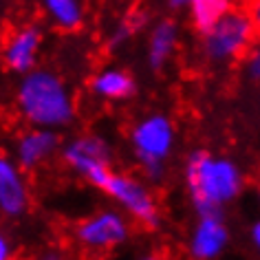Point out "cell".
<instances>
[{
    "label": "cell",
    "mask_w": 260,
    "mask_h": 260,
    "mask_svg": "<svg viewBox=\"0 0 260 260\" xmlns=\"http://www.w3.org/2000/svg\"><path fill=\"white\" fill-rule=\"evenodd\" d=\"M187 185L201 216H220V205L232 201L240 190V172L232 161L194 152L187 161Z\"/></svg>",
    "instance_id": "cell-1"
},
{
    "label": "cell",
    "mask_w": 260,
    "mask_h": 260,
    "mask_svg": "<svg viewBox=\"0 0 260 260\" xmlns=\"http://www.w3.org/2000/svg\"><path fill=\"white\" fill-rule=\"evenodd\" d=\"M20 110L38 126H64L73 119V102L62 80L49 71H31L20 86Z\"/></svg>",
    "instance_id": "cell-2"
},
{
    "label": "cell",
    "mask_w": 260,
    "mask_h": 260,
    "mask_svg": "<svg viewBox=\"0 0 260 260\" xmlns=\"http://www.w3.org/2000/svg\"><path fill=\"white\" fill-rule=\"evenodd\" d=\"M253 40V18L247 11H227L203 34V51L214 62H230L249 49Z\"/></svg>",
    "instance_id": "cell-3"
},
{
    "label": "cell",
    "mask_w": 260,
    "mask_h": 260,
    "mask_svg": "<svg viewBox=\"0 0 260 260\" xmlns=\"http://www.w3.org/2000/svg\"><path fill=\"white\" fill-rule=\"evenodd\" d=\"M172 126L166 117L154 115L148 117L135 128L133 133V144L137 150V157L148 172L150 179H159L164 174V159L168 157L172 148Z\"/></svg>",
    "instance_id": "cell-4"
},
{
    "label": "cell",
    "mask_w": 260,
    "mask_h": 260,
    "mask_svg": "<svg viewBox=\"0 0 260 260\" xmlns=\"http://www.w3.org/2000/svg\"><path fill=\"white\" fill-rule=\"evenodd\" d=\"M64 159H67L82 177H86L90 183L102 187V190H104V185L108 183L110 174H113L110 172V150H108V146L97 137H82V139L73 141V144L67 148V152H64Z\"/></svg>",
    "instance_id": "cell-5"
},
{
    "label": "cell",
    "mask_w": 260,
    "mask_h": 260,
    "mask_svg": "<svg viewBox=\"0 0 260 260\" xmlns=\"http://www.w3.org/2000/svg\"><path fill=\"white\" fill-rule=\"evenodd\" d=\"M104 190H106L113 199L119 201V203L144 225H148V227L159 225L157 205H154L152 197L148 194V190L139 183V181H135L130 177H121V174H110V179H108V183L104 185Z\"/></svg>",
    "instance_id": "cell-6"
},
{
    "label": "cell",
    "mask_w": 260,
    "mask_h": 260,
    "mask_svg": "<svg viewBox=\"0 0 260 260\" xmlns=\"http://www.w3.org/2000/svg\"><path fill=\"white\" fill-rule=\"evenodd\" d=\"M126 236H128V227L123 223V218L115 212H102L77 227V240L86 249L108 251L119 243H123Z\"/></svg>",
    "instance_id": "cell-7"
},
{
    "label": "cell",
    "mask_w": 260,
    "mask_h": 260,
    "mask_svg": "<svg viewBox=\"0 0 260 260\" xmlns=\"http://www.w3.org/2000/svg\"><path fill=\"white\" fill-rule=\"evenodd\" d=\"M42 42V34L38 27H24L11 36V40L5 47V62L11 71L29 73L36 64V55Z\"/></svg>",
    "instance_id": "cell-8"
},
{
    "label": "cell",
    "mask_w": 260,
    "mask_h": 260,
    "mask_svg": "<svg viewBox=\"0 0 260 260\" xmlns=\"http://www.w3.org/2000/svg\"><path fill=\"white\" fill-rule=\"evenodd\" d=\"M227 245V230L220 216H201V223L192 236V258L194 260H214Z\"/></svg>",
    "instance_id": "cell-9"
},
{
    "label": "cell",
    "mask_w": 260,
    "mask_h": 260,
    "mask_svg": "<svg viewBox=\"0 0 260 260\" xmlns=\"http://www.w3.org/2000/svg\"><path fill=\"white\" fill-rule=\"evenodd\" d=\"M27 187L20 174L7 159H0V212L5 216H20L27 210Z\"/></svg>",
    "instance_id": "cell-10"
},
{
    "label": "cell",
    "mask_w": 260,
    "mask_h": 260,
    "mask_svg": "<svg viewBox=\"0 0 260 260\" xmlns=\"http://www.w3.org/2000/svg\"><path fill=\"white\" fill-rule=\"evenodd\" d=\"M177 38L179 27L174 20H161L152 29L150 40H148V62L154 71H161L166 67V62L170 60L174 47H177Z\"/></svg>",
    "instance_id": "cell-11"
},
{
    "label": "cell",
    "mask_w": 260,
    "mask_h": 260,
    "mask_svg": "<svg viewBox=\"0 0 260 260\" xmlns=\"http://www.w3.org/2000/svg\"><path fill=\"white\" fill-rule=\"evenodd\" d=\"M55 146L57 137L47 130H36V133L24 135L18 146V157H20L22 168H36L38 164H42L55 150Z\"/></svg>",
    "instance_id": "cell-12"
},
{
    "label": "cell",
    "mask_w": 260,
    "mask_h": 260,
    "mask_svg": "<svg viewBox=\"0 0 260 260\" xmlns=\"http://www.w3.org/2000/svg\"><path fill=\"white\" fill-rule=\"evenodd\" d=\"M234 0H190L187 9L192 16V24L201 36L210 31L227 11H232Z\"/></svg>",
    "instance_id": "cell-13"
},
{
    "label": "cell",
    "mask_w": 260,
    "mask_h": 260,
    "mask_svg": "<svg viewBox=\"0 0 260 260\" xmlns=\"http://www.w3.org/2000/svg\"><path fill=\"white\" fill-rule=\"evenodd\" d=\"M93 90L97 95L106 97V100H126L135 93V82L128 73L119 69L102 71L93 80Z\"/></svg>",
    "instance_id": "cell-14"
},
{
    "label": "cell",
    "mask_w": 260,
    "mask_h": 260,
    "mask_svg": "<svg viewBox=\"0 0 260 260\" xmlns=\"http://www.w3.org/2000/svg\"><path fill=\"white\" fill-rule=\"evenodd\" d=\"M44 3V9L47 14L51 16L60 29H67V31H73L82 24V5L80 0H42Z\"/></svg>",
    "instance_id": "cell-15"
},
{
    "label": "cell",
    "mask_w": 260,
    "mask_h": 260,
    "mask_svg": "<svg viewBox=\"0 0 260 260\" xmlns=\"http://www.w3.org/2000/svg\"><path fill=\"white\" fill-rule=\"evenodd\" d=\"M146 14H133V16H128L126 20H123L119 27L115 29V34L110 36V40H108V49H119L121 44H126L130 38H133L137 31L146 24Z\"/></svg>",
    "instance_id": "cell-16"
},
{
    "label": "cell",
    "mask_w": 260,
    "mask_h": 260,
    "mask_svg": "<svg viewBox=\"0 0 260 260\" xmlns=\"http://www.w3.org/2000/svg\"><path fill=\"white\" fill-rule=\"evenodd\" d=\"M247 69H249V75L253 77V80H258V75H260V55H258V51H251V55L247 57Z\"/></svg>",
    "instance_id": "cell-17"
},
{
    "label": "cell",
    "mask_w": 260,
    "mask_h": 260,
    "mask_svg": "<svg viewBox=\"0 0 260 260\" xmlns=\"http://www.w3.org/2000/svg\"><path fill=\"white\" fill-rule=\"evenodd\" d=\"M11 258V249H9V243L7 238L0 234V260H9Z\"/></svg>",
    "instance_id": "cell-18"
},
{
    "label": "cell",
    "mask_w": 260,
    "mask_h": 260,
    "mask_svg": "<svg viewBox=\"0 0 260 260\" xmlns=\"http://www.w3.org/2000/svg\"><path fill=\"white\" fill-rule=\"evenodd\" d=\"M187 3H190V0H168V7L170 9H183V7H187Z\"/></svg>",
    "instance_id": "cell-19"
},
{
    "label": "cell",
    "mask_w": 260,
    "mask_h": 260,
    "mask_svg": "<svg viewBox=\"0 0 260 260\" xmlns=\"http://www.w3.org/2000/svg\"><path fill=\"white\" fill-rule=\"evenodd\" d=\"M251 238H253V245L260 243V227H258V225L251 227Z\"/></svg>",
    "instance_id": "cell-20"
},
{
    "label": "cell",
    "mask_w": 260,
    "mask_h": 260,
    "mask_svg": "<svg viewBox=\"0 0 260 260\" xmlns=\"http://www.w3.org/2000/svg\"><path fill=\"white\" fill-rule=\"evenodd\" d=\"M42 260H60V258H57V256H44Z\"/></svg>",
    "instance_id": "cell-21"
},
{
    "label": "cell",
    "mask_w": 260,
    "mask_h": 260,
    "mask_svg": "<svg viewBox=\"0 0 260 260\" xmlns=\"http://www.w3.org/2000/svg\"><path fill=\"white\" fill-rule=\"evenodd\" d=\"M146 260H159V258H146Z\"/></svg>",
    "instance_id": "cell-22"
}]
</instances>
